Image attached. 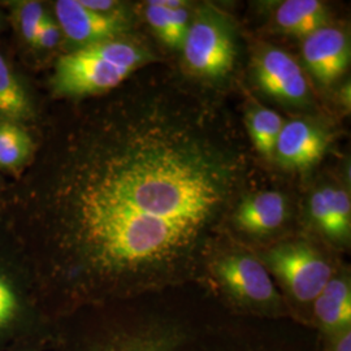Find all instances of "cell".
Wrapping results in <instances>:
<instances>
[{
	"label": "cell",
	"mask_w": 351,
	"mask_h": 351,
	"mask_svg": "<svg viewBox=\"0 0 351 351\" xmlns=\"http://www.w3.org/2000/svg\"><path fill=\"white\" fill-rule=\"evenodd\" d=\"M250 162L221 101L152 73L71 119L13 203L60 226L94 274L160 272L236 208Z\"/></svg>",
	"instance_id": "cell-1"
},
{
	"label": "cell",
	"mask_w": 351,
	"mask_h": 351,
	"mask_svg": "<svg viewBox=\"0 0 351 351\" xmlns=\"http://www.w3.org/2000/svg\"><path fill=\"white\" fill-rule=\"evenodd\" d=\"M152 59L145 45L128 36L75 47L58 59L51 85L59 97H101Z\"/></svg>",
	"instance_id": "cell-2"
},
{
	"label": "cell",
	"mask_w": 351,
	"mask_h": 351,
	"mask_svg": "<svg viewBox=\"0 0 351 351\" xmlns=\"http://www.w3.org/2000/svg\"><path fill=\"white\" fill-rule=\"evenodd\" d=\"M182 52L191 75L220 82L234 71L239 55L232 20L213 5L199 7L191 16Z\"/></svg>",
	"instance_id": "cell-3"
},
{
	"label": "cell",
	"mask_w": 351,
	"mask_h": 351,
	"mask_svg": "<svg viewBox=\"0 0 351 351\" xmlns=\"http://www.w3.org/2000/svg\"><path fill=\"white\" fill-rule=\"evenodd\" d=\"M264 261L300 302L315 301L332 278L323 255L303 241L277 245L265 252Z\"/></svg>",
	"instance_id": "cell-4"
},
{
	"label": "cell",
	"mask_w": 351,
	"mask_h": 351,
	"mask_svg": "<svg viewBox=\"0 0 351 351\" xmlns=\"http://www.w3.org/2000/svg\"><path fill=\"white\" fill-rule=\"evenodd\" d=\"M252 77L259 88L277 101L304 106L310 101L307 78L298 62L275 46L259 49L252 59Z\"/></svg>",
	"instance_id": "cell-5"
},
{
	"label": "cell",
	"mask_w": 351,
	"mask_h": 351,
	"mask_svg": "<svg viewBox=\"0 0 351 351\" xmlns=\"http://www.w3.org/2000/svg\"><path fill=\"white\" fill-rule=\"evenodd\" d=\"M56 23L75 47L126 36L130 23L123 12L99 13L81 0H59L53 5Z\"/></svg>",
	"instance_id": "cell-6"
},
{
	"label": "cell",
	"mask_w": 351,
	"mask_h": 351,
	"mask_svg": "<svg viewBox=\"0 0 351 351\" xmlns=\"http://www.w3.org/2000/svg\"><path fill=\"white\" fill-rule=\"evenodd\" d=\"M215 272L228 293L239 301L271 304L280 298L265 267L250 254L223 256L215 264Z\"/></svg>",
	"instance_id": "cell-7"
},
{
	"label": "cell",
	"mask_w": 351,
	"mask_h": 351,
	"mask_svg": "<svg viewBox=\"0 0 351 351\" xmlns=\"http://www.w3.org/2000/svg\"><path fill=\"white\" fill-rule=\"evenodd\" d=\"M329 143L326 126L304 117L293 119L280 132L274 160L289 171H307L322 160Z\"/></svg>",
	"instance_id": "cell-8"
},
{
	"label": "cell",
	"mask_w": 351,
	"mask_h": 351,
	"mask_svg": "<svg viewBox=\"0 0 351 351\" xmlns=\"http://www.w3.org/2000/svg\"><path fill=\"white\" fill-rule=\"evenodd\" d=\"M302 56L315 80L330 85L349 68L350 39L342 29L324 26L303 39Z\"/></svg>",
	"instance_id": "cell-9"
},
{
	"label": "cell",
	"mask_w": 351,
	"mask_h": 351,
	"mask_svg": "<svg viewBox=\"0 0 351 351\" xmlns=\"http://www.w3.org/2000/svg\"><path fill=\"white\" fill-rule=\"evenodd\" d=\"M287 216L285 195L276 190H264L245 195L234 208L233 220L243 232L264 236L282 226Z\"/></svg>",
	"instance_id": "cell-10"
},
{
	"label": "cell",
	"mask_w": 351,
	"mask_h": 351,
	"mask_svg": "<svg viewBox=\"0 0 351 351\" xmlns=\"http://www.w3.org/2000/svg\"><path fill=\"white\" fill-rule=\"evenodd\" d=\"M275 23L289 36L304 39L329 25V12L320 0H285L276 8Z\"/></svg>",
	"instance_id": "cell-11"
},
{
	"label": "cell",
	"mask_w": 351,
	"mask_h": 351,
	"mask_svg": "<svg viewBox=\"0 0 351 351\" xmlns=\"http://www.w3.org/2000/svg\"><path fill=\"white\" fill-rule=\"evenodd\" d=\"M315 314L326 330L339 332L350 328V285L343 278H330L315 300Z\"/></svg>",
	"instance_id": "cell-12"
},
{
	"label": "cell",
	"mask_w": 351,
	"mask_h": 351,
	"mask_svg": "<svg viewBox=\"0 0 351 351\" xmlns=\"http://www.w3.org/2000/svg\"><path fill=\"white\" fill-rule=\"evenodd\" d=\"M34 113L27 90L0 55V120L23 125L34 119Z\"/></svg>",
	"instance_id": "cell-13"
},
{
	"label": "cell",
	"mask_w": 351,
	"mask_h": 351,
	"mask_svg": "<svg viewBox=\"0 0 351 351\" xmlns=\"http://www.w3.org/2000/svg\"><path fill=\"white\" fill-rule=\"evenodd\" d=\"M284 124L285 119L281 114L263 106L254 104L246 111L245 125L251 143L267 160H274L277 138Z\"/></svg>",
	"instance_id": "cell-14"
},
{
	"label": "cell",
	"mask_w": 351,
	"mask_h": 351,
	"mask_svg": "<svg viewBox=\"0 0 351 351\" xmlns=\"http://www.w3.org/2000/svg\"><path fill=\"white\" fill-rule=\"evenodd\" d=\"M145 16L151 29L172 50H182L191 13L189 8L167 10L152 0L146 3Z\"/></svg>",
	"instance_id": "cell-15"
},
{
	"label": "cell",
	"mask_w": 351,
	"mask_h": 351,
	"mask_svg": "<svg viewBox=\"0 0 351 351\" xmlns=\"http://www.w3.org/2000/svg\"><path fill=\"white\" fill-rule=\"evenodd\" d=\"M34 141L25 126L0 120V168L20 171L30 162Z\"/></svg>",
	"instance_id": "cell-16"
},
{
	"label": "cell",
	"mask_w": 351,
	"mask_h": 351,
	"mask_svg": "<svg viewBox=\"0 0 351 351\" xmlns=\"http://www.w3.org/2000/svg\"><path fill=\"white\" fill-rule=\"evenodd\" d=\"M47 13L45 7L39 1H21L16 10V20L20 33L27 43L33 46L37 36L38 29L43 23Z\"/></svg>",
	"instance_id": "cell-17"
},
{
	"label": "cell",
	"mask_w": 351,
	"mask_h": 351,
	"mask_svg": "<svg viewBox=\"0 0 351 351\" xmlns=\"http://www.w3.org/2000/svg\"><path fill=\"white\" fill-rule=\"evenodd\" d=\"M332 207H333V236L335 241H346L350 237L351 204L350 195L346 190L332 186Z\"/></svg>",
	"instance_id": "cell-18"
},
{
	"label": "cell",
	"mask_w": 351,
	"mask_h": 351,
	"mask_svg": "<svg viewBox=\"0 0 351 351\" xmlns=\"http://www.w3.org/2000/svg\"><path fill=\"white\" fill-rule=\"evenodd\" d=\"M310 215L322 232L332 239L333 234V208L332 186L315 190L310 198Z\"/></svg>",
	"instance_id": "cell-19"
},
{
	"label": "cell",
	"mask_w": 351,
	"mask_h": 351,
	"mask_svg": "<svg viewBox=\"0 0 351 351\" xmlns=\"http://www.w3.org/2000/svg\"><path fill=\"white\" fill-rule=\"evenodd\" d=\"M19 310V298L10 278L0 272V326L8 324Z\"/></svg>",
	"instance_id": "cell-20"
},
{
	"label": "cell",
	"mask_w": 351,
	"mask_h": 351,
	"mask_svg": "<svg viewBox=\"0 0 351 351\" xmlns=\"http://www.w3.org/2000/svg\"><path fill=\"white\" fill-rule=\"evenodd\" d=\"M62 37H63V33L60 26L58 25L56 20L51 19L47 14L38 29L33 46L40 50H52L60 43Z\"/></svg>",
	"instance_id": "cell-21"
},
{
	"label": "cell",
	"mask_w": 351,
	"mask_h": 351,
	"mask_svg": "<svg viewBox=\"0 0 351 351\" xmlns=\"http://www.w3.org/2000/svg\"><path fill=\"white\" fill-rule=\"evenodd\" d=\"M81 3L88 10L99 13L121 12V3L113 0H81Z\"/></svg>",
	"instance_id": "cell-22"
},
{
	"label": "cell",
	"mask_w": 351,
	"mask_h": 351,
	"mask_svg": "<svg viewBox=\"0 0 351 351\" xmlns=\"http://www.w3.org/2000/svg\"><path fill=\"white\" fill-rule=\"evenodd\" d=\"M330 351H351L350 328L339 330V336L332 343V350Z\"/></svg>",
	"instance_id": "cell-23"
},
{
	"label": "cell",
	"mask_w": 351,
	"mask_h": 351,
	"mask_svg": "<svg viewBox=\"0 0 351 351\" xmlns=\"http://www.w3.org/2000/svg\"><path fill=\"white\" fill-rule=\"evenodd\" d=\"M156 5H160L167 10H178V8H189L188 1L185 0H152Z\"/></svg>",
	"instance_id": "cell-24"
}]
</instances>
